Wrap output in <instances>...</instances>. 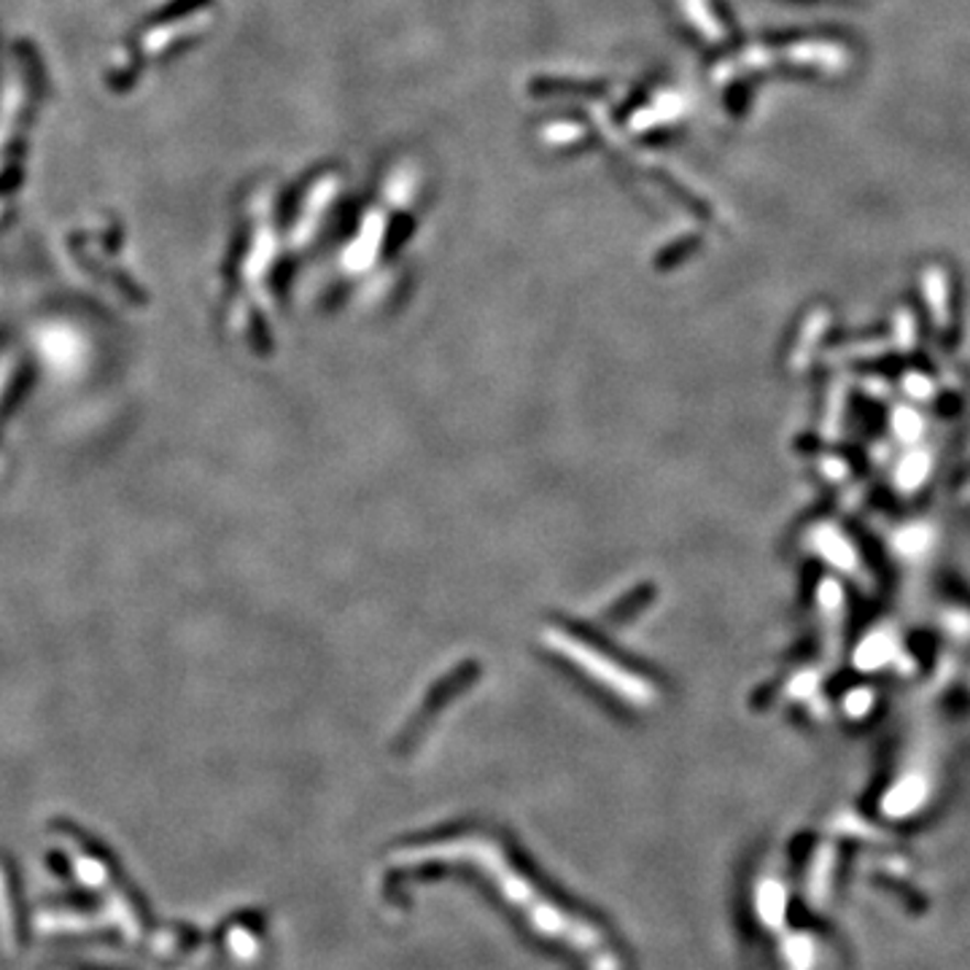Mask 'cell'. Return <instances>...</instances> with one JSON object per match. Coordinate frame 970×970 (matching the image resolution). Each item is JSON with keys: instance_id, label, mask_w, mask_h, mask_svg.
I'll return each instance as SVG.
<instances>
[]
</instances>
